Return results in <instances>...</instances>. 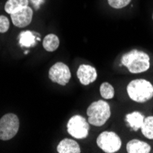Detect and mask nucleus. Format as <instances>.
<instances>
[{"label":"nucleus","instance_id":"nucleus-13","mask_svg":"<svg viewBox=\"0 0 153 153\" xmlns=\"http://www.w3.org/2000/svg\"><path fill=\"white\" fill-rule=\"evenodd\" d=\"M144 119H145V117L140 112H138V111H134V112L129 113L126 116L127 123L135 131H137L138 129L141 128Z\"/></svg>","mask_w":153,"mask_h":153},{"label":"nucleus","instance_id":"nucleus-8","mask_svg":"<svg viewBox=\"0 0 153 153\" xmlns=\"http://www.w3.org/2000/svg\"><path fill=\"white\" fill-rule=\"evenodd\" d=\"M12 23L18 27H25L31 23L33 17V10L30 7L27 6L19 11L10 14Z\"/></svg>","mask_w":153,"mask_h":153},{"label":"nucleus","instance_id":"nucleus-1","mask_svg":"<svg viewBox=\"0 0 153 153\" xmlns=\"http://www.w3.org/2000/svg\"><path fill=\"white\" fill-rule=\"evenodd\" d=\"M121 63L128 69L129 73L137 74L149 70L150 67V58L146 52L134 49L123 54Z\"/></svg>","mask_w":153,"mask_h":153},{"label":"nucleus","instance_id":"nucleus-18","mask_svg":"<svg viewBox=\"0 0 153 153\" xmlns=\"http://www.w3.org/2000/svg\"><path fill=\"white\" fill-rule=\"evenodd\" d=\"M109 6L116 9H120L129 5L131 0H107Z\"/></svg>","mask_w":153,"mask_h":153},{"label":"nucleus","instance_id":"nucleus-3","mask_svg":"<svg viewBox=\"0 0 153 153\" xmlns=\"http://www.w3.org/2000/svg\"><path fill=\"white\" fill-rule=\"evenodd\" d=\"M89 124L94 127H102L111 117V108L107 102L98 100L93 102L86 110Z\"/></svg>","mask_w":153,"mask_h":153},{"label":"nucleus","instance_id":"nucleus-14","mask_svg":"<svg viewBox=\"0 0 153 153\" xmlns=\"http://www.w3.org/2000/svg\"><path fill=\"white\" fill-rule=\"evenodd\" d=\"M42 46L49 52L55 51L60 46V39L58 38V36L55 34H52V33L48 34L43 39Z\"/></svg>","mask_w":153,"mask_h":153},{"label":"nucleus","instance_id":"nucleus-6","mask_svg":"<svg viewBox=\"0 0 153 153\" xmlns=\"http://www.w3.org/2000/svg\"><path fill=\"white\" fill-rule=\"evenodd\" d=\"M96 144L105 153H115L122 146L119 136L113 131H104L96 138Z\"/></svg>","mask_w":153,"mask_h":153},{"label":"nucleus","instance_id":"nucleus-17","mask_svg":"<svg viewBox=\"0 0 153 153\" xmlns=\"http://www.w3.org/2000/svg\"><path fill=\"white\" fill-rule=\"evenodd\" d=\"M100 94L104 99H112L115 96V89L109 82H103L100 85Z\"/></svg>","mask_w":153,"mask_h":153},{"label":"nucleus","instance_id":"nucleus-20","mask_svg":"<svg viewBox=\"0 0 153 153\" xmlns=\"http://www.w3.org/2000/svg\"><path fill=\"white\" fill-rule=\"evenodd\" d=\"M152 19H153V14H152Z\"/></svg>","mask_w":153,"mask_h":153},{"label":"nucleus","instance_id":"nucleus-2","mask_svg":"<svg viewBox=\"0 0 153 153\" xmlns=\"http://www.w3.org/2000/svg\"><path fill=\"white\" fill-rule=\"evenodd\" d=\"M127 92L131 100L143 104L153 97V85L145 79H135L128 85Z\"/></svg>","mask_w":153,"mask_h":153},{"label":"nucleus","instance_id":"nucleus-19","mask_svg":"<svg viewBox=\"0 0 153 153\" xmlns=\"http://www.w3.org/2000/svg\"><path fill=\"white\" fill-rule=\"evenodd\" d=\"M9 29V19L5 16H0V33H6Z\"/></svg>","mask_w":153,"mask_h":153},{"label":"nucleus","instance_id":"nucleus-12","mask_svg":"<svg viewBox=\"0 0 153 153\" xmlns=\"http://www.w3.org/2000/svg\"><path fill=\"white\" fill-rule=\"evenodd\" d=\"M150 146L140 140H131L127 144V151L128 153H149L150 152Z\"/></svg>","mask_w":153,"mask_h":153},{"label":"nucleus","instance_id":"nucleus-10","mask_svg":"<svg viewBox=\"0 0 153 153\" xmlns=\"http://www.w3.org/2000/svg\"><path fill=\"white\" fill-rule=\"evenodd\" d=\"M19 45L24 48H30L34 47L37 41L40 39L39 34L31 30H25L19 33Z\"/></svg>","mask_w":153,"mask_h":153},{"label":"nucleus","instance_id":"nucleus-15","mask_svg":"<svg viewBox=\"0 0 153 153\" xmlns=\"http://www.w3.org/2000/svg\"><path fill=\"white\" fill-rule=\"evenodd\" d=\"M27 6H29V0H7L5 4V10L8 14H13Z\"/></svg>","mask_w":153,"mask_h":153},{"label":"nucleus","instance_id":"nucleus-4","mask_svg":"<svg viewBox=\"0 0 153 153\" xmlns=\"http://www.w3.org/2000/svg\"><path fill=\"white\" fill-rule=\"evenodd\" d=\"M19 129V119L15 114H6L0 119V140H9Z\"/></svg>","mask_w":153,"mask_h":153},{"label":"nucleus","instance_id":"nucleus-16","mask_svg":"<svg viewBox=\"0 0 153 153\" xmlns=\"http://www.w3.org/2000/svg\"><path fill=\"white\" fill-rule=\"evenodd\" d=\"M140 130L145 137L153 140V116L145 117Z\"/></svg>","mask_w":153,"mask_h":153},{"label":"nucleus","instance_id":"nucleus-11","mask_svg":"<svg viewBox=\"0 0 153 153\" xmlns=\"http://www.w3.org/2000/svg\"><path fill=\"white\" fill-rule=\"evenodd\" d=\"M58 153H80L81 148L79 144L71 138H64L57 146Z\"/></svg>","mask_w":153,"mask_h":153},{"label":"nucleus","instance_id":"nucleus-9","mask_svg":"<svg viewBox=\"0 0 153 153\" xmlns=\"http://www.w3.org/2000/svg\"><path fill=\"white\" fill-rule=\"evenodd\" d=\"M77 78L82 85H88L97 78L96 69L89 64H81L77 70Z\"/></svg>","mask_w":153,"mask_h":153},{"label":"nucleus","instance_id":"nucleus-7","mask_svg":"<svg viewBox=\"0 0 153 153\" xmlns=\"http://www.w3.org/2000/svg\"><path fill=\"white\" fill-rule=\"evenodd\" d=\"M72 74L68 65L63 62H56L53 64L49 71V78L51 82L60 85H66L70 82Z\"/></svg>","mask_w":153,"mask_h":153},{"label":"nucleus","instance_id":"nucleus-5","mask_svg":"<svg viewBox=\"0 0 153 153\" xmlns=\"http://www.w3.org/2000/svg\"><path fill=\"white\" fill-rule=\"evenodd\" d=\"M89 122L83 117L75 115L69 119L67 123V131L77 140H83L89 134Z\"/></svg>","mask_w":153,"mask_h":153}]
</instances>
